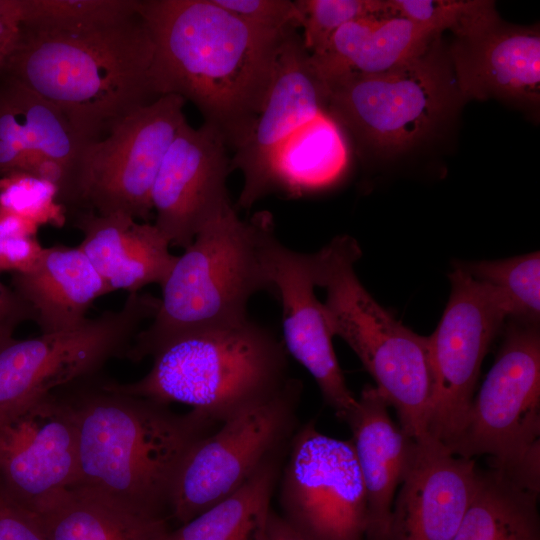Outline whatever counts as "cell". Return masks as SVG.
Here are the masks:
<instances>
[{"mask_svg":"<svg viewBox=\"0 0 540 540\" xmlns=\"http://www.w3.org/2000/svg\"><path fill=\"white\" fill-rule=\"evenodd\" d=\"M479 468L430 436L413 439L387 540H452L474 496Z\"/></svg>","mask_w":540,"mask_h":540,"instance_id":"18","label":"cell"},{"mask_svg":"<svg viewBox=\"0 0 540 540\" xmlns=\"http://www.w3.org/2000/svg\"><path fill=\"white\" fill-rule=\"evenodd\" d=\"M283 341L249 318L177 335L150 355L141 379L109 391L163 405L182 403L221 424L276 393L289 379Z\"/></svg>","mask_w":540,"mask_h":540,"instance_id":"4","label":"cell"},{"mask_svg":"<svg viewBox=\"0 0 540 540\" xmlns=\"http://www.w3.org/2000/svg\"><path fill=\"white\" fill-rule=\"evenodd\" d=\"M78 480L135 510L163 517L178 469L193 445L220 424L201 412H172L145 398L109 391L81 395Z\"/></svg>","mask_w":540,"mask_h":540,"instance_id":"3","label":"cell"},{"mask_svg":"<svg viewBox=\"0 0 540 540\" xmlns=\"http://www.w3.org/2000/svg\"><path fill=\"white\" fill-rule=\"evenodd\" d=\"M464 99L497 97L526 108L540 102V33L499 16L456 37L448 52Z\"/></svg>","mask_w":540,"mask_h":540,"instance_id":"19","label":"cell"},{"mask_svg":"<svg viewBox=\"0 0 540 540\" xmlns=\"http://www.w3.org/2000/svg\"><path fill=\"white\" fill-rule=\"evenodd\" d=\"M357 241L337 236L312 253L315 285L326 291L323 310L332 336L342 338L376 382L410 438L429 436L435 381L427 336L395 319L364 288L355 272Z\"/></svg>","mask_w":540,"mask_h":540,"instance_id":"6","label":"cell"},{"mask_svg":"<svg viewBox=\"0 0 540 540\" xmlns=\"http://www.w3.org/2000/svg\"><path fill=\"white\" fill-rule=\"evenodd\" d=\"M185 102L175 94L162 95L126 116L104 138L89 143L77 180L76 210L148 222L157 173L187 121Z\"/></svg>","mask_w":540,"mask_h":540,"instance_id":"11","label":"cell"},{"mask_svg":"<svg viewBox=\"0 0 540 540\" xmlns=\"http://www.w3.org/2000/svg\"><path fill=\"white\" fill-rule=\"evenodd\" d=\"M270 292L282 306L283 344L314 378L325 402L342 421L356 404L338 363L323 304L314 293L312 255L283 245L272 235L265 249Z\"/></svg>","mask_w":540,"mask_h":540,"instance_id":"17","label":"cell"},{"mask_svg":"<svg viewBox=\"0 0 540 540\" xmlns=\"http://www.w3.org/2000/svg\"><path fill=\"white\" fill-rule=\"evenodd\" d=\"M494 363L474 396L456 455L487 456L489 467L540 489L539 325L508 320Z\"/></svg>","mask_w":540,"mask_h":540,"instance_id":"8","label":"cell"},{"mask_svg":"<svg viewBox=\"0 0 540 540\" xmlns=\"http://www.w3.org/2000/svg\"><path fill=\"white\" fill-rule=\"evenodd\" d=\"M89 143L53 104L0 74V177L30 173L37 159L46 156L69 172L75 208L80 165Z\"/></svg>","mask_w":540,"mask_h":540,"instance_id":"20","label":"cell"},{"mask_svg":"<svg viewBox=\"0 0 540 540\" xmlns=\"http://www.w3.org/2000/svg\"><path fill=\"white\" fill-rule=\"evenodd\" d=\"M0 207L27 219L39 227L64 224L67 212L58 201L57 187L24 172L0 177Z\"/></svg>","mask_w":540,"mask_h":540,"instance_id":"33","label":"cell"},{"mask_svg":"<svg viewBox=\"0 0 540 540\" xmlns=\"http://www.w3.org/2000/svg\"><path fill=\"white\" fill-rule=\"evenodd\" d=\"M213 2L256 28L278 32L300 28L301 17L295 1L213 0Z\"/></svg>","mask_w":540,"mask_h":540,"instance_id":"35","label":"cell"},{"mask_svg":"<svg viewBox=\"0 0 540 540\" xmlns=\"http://www.w3.org/2000/svg\"><path fill=\"white\" fill-rule=\"evenodd\" d=\"M39 226L0 207V273H23L39 260L44 247Z\"/></svg>","mask_w":540,"mask_h":540,"instance_id":"34","label":"cell"},{"mask_svg":"<svg viewBox=\"0 0 540 540\" xmlns=\"http://www.w3.org/2000/svg\"><path fill=\"white\" fill-rule=\"evenodd\" d=\"M266 540H306L291 528L281 516L272 512Z\"/></svg>","mask_w":540,"mask_h":540,"instance_id":"39","label":"cell"},{"mask_svg":"<svg viewBox=\"0 0 540 540\" xmlns=\"http://www.w3.org/2000/svg\"><path fill=\"white\" fill-rule=\"evenodd\" d=\"M22 25L21 0H0V71L19 40Z\"/></svg>","mask_w":540,"mask_h":540,"instance_id":"38","label":"cell"},{"mask_svg":"<svg viewBox=\"0 0 540 540\" xmlns=\"http://www.w3.org/2000/svg\"><path fill=\"white\" fill-rule=\"evenodd\" d=\"M302 392L289 378L267 399L222 422L184 457L171 490L169 511L184 524L238 490L295 433Z\"/></svg>","mask_w":540,"mask_h":540,"instance_id":"9","label":"cell"},{"mask_svg":"<svg viewBox=\"0 0 540 540\" xmlns=\"http://www.w3.org/2000/svg\"><path fill=\"white\" fill-rule=\"evenodd\" d=\"M74 403L55 392L0 412V487L37 513L77 484Z\"/></svg>","mask_w":540,"mask_h":540,"instance_id":"14","label":"cell"},{"mask_svg":"<svg viewBox=\"0 0 540 540\" xmlns=\"http://www.w3.org/2000/svg\"><path fill=\"white\" fill-rule=\"evenodd\" d=\"M441 34L393 14L348 22L310 60L323 81L344 74H374L423 54Z\"/></svg>","mask_w":540,"mask_h":540,"instance_id":"24","label":"cell"},{"mask_svg":"<svg viewBox=\"0 0 540 540\" xmlns=\"http://www.w3.org/2000/svg\"><path fill=\"white\" fill-rule=\"evenodd\" d=\"M288 447L272 454L234 493L169 530L164 540H266L271 498Z\"/></svg>","mask_w":540,"mask_h":540,"instance_id":"27","label":"cell"},{"mask_svg":"<svg viewBox=\"0 0 540 540\" xmlns=\"http://www.w3.org/2000/svg\"><path fill=\"white\" fill-rule=\"evenodd\" d=\"M349 148L343 128L323 110L301 127L272 159L267 195L281 192L288 197L324 189L344 174Z\"/></svg>","mask_w":540,"mask_h":540,"instance_id":"26","label":"cell"},{"mask_svg":"<svg viewBox=\"0 0 540 540\" xmlns=\"http://www.w3.org/2000/svg\"><path fill=\"white\" fill-rule=\"evenodd\" d=\"M280 476L283 520L306 540H362L367 528L364 483L351 440L295 431Z\"/></svg>","mask_w":540,"mask_h":540,"instance_id":"13","label":"cell"},{"mask_svg":"<svg viewBox=\"0 0 540 540\" xmlns=\"http://www.w3.org/2000/svg\"><path fill=\"white\" fill-rule=\"evenodd\" d=\"M388 407L376 387L365 385L343 420L351 429V441L364 483L366 532L375 540L388 539L394 498L413 444V439L392 421Z\"/></svg>","mask_w":540,"mask_h":540,"instance_id":"22","label":"cell"},{"mask_svg":"<svg viewBox=\"0 0 540 540\" xmlns=\"http://www.w3.org/2000/svg\"><path fill=\"white\" fill-rule=\"evenodd\" d=\"M303 46L310 55L320 53L334 33L348 22L379 14H392L386 0H297Z\"/></svg>","mask_w":540,"mask_h":540,"instance_id":"32","label":"cell"},{"mask_svg":"<svg viewBox=\"0 0 540 540\" xmlns=\"http://www.w3.org/2000/svg\"><path fill=\"white\" fill-rule=\"evenodd\" d=\"M155 46L159 96L192 102L235 150L249 134L287 35L251 26L213 0H139Z\"/></svg>","mask_w":540,"mask_h":540,"instance_id":"1","label":"cell"},{"mask_svg":"<svg viewBox=\"0 0 540 540\" xmlns=\"http://www.w3.org/2000/svg\"><path fill=\"white\" fill-rule=\"evenodd\" d=\"M227 145L204 122L185 121L169 146L151 194L155 226L171 246L188 247L198 231L232 204L226 180L231 172Z\"/></svg>","mask_w":540,"mask_h":540,"instance_id":"15","label":"cell"},{"mask_svg":"<svg viewBox=\"0 0 540 540\" xmlns=\"http://www.w3.org/2000/svg\"><path fill=\"white\" fill-rule=\"evenodd\" d=\"M139 0H21L23 25L69 30L112 22L137 11Z\"/></svg>","mask_w":540,"mask_h":540,"instance_id":"30","label":"cell"},{"mask_svg":"<svg viewBox=\"0 0 540 540\" xmlns=\"http://www.w3.org/2000/svg\"><path fill=\"white\" fill-rule=\"evenodd\" d=\"M393 15L429 27L438 33L451 30L463 36L498 16L488 0H386Z\"/></svg>","mask_w":540,"mask_h":540,"instance_id":"31","label":"cell"},{"mask_svg":"<svg viewBox=\"0 0 540 540\" xmlns=\"http://www.w3.org/2000/svg\"><path fill=\"white\" fill-rule=\"evenodd\" d=\"M155 46L139 12L69 30L22 25L0 74L58 108L88 142L157 98Z\"/></svg>","mask_w":540,"mask_h":540,"instance_id":"2","label":"cell"},{"mask_svg":"<svg viewBox=\"0 0 540 540\" xmlns=\"http://www.w3.org/2000/svg\"><path fill=\"white\" fill-rule=\"evenodd\" d=\"M29 320L35 321L31 306L0 281V338L13 336L14 330Z\"/></svg>","mask_w":540,"mask_h":540,"instance_id":"37","label":"cell"},{"mask_svg":"<svg viewBox=\"0 0 540 540\" xmlns=\"http://www.w3.org/2000/svg\"><path fill=\"white\" fill-rule=\"evenodd\" d=\"M274 234L266 212L246 221L231 205L210 219L177 256L150 325L137 333L125 356L140 361L177 335L248 319L251 297L270 292L265 249Z\"/></svg>","mask_w":540,"mask_h":540,"instance_id":"5","label":"cell"},{"mask_svg":"<svg viewBox=\"0 0 540 540\" xmlns=\"http://www.w3.org/2000/svg\"><path fill=\"white\" fill-rule=\"evenodd\" d=\"M72 218L83 236L78 247L109 293H137L150 284L161 286L177 259L154 223L122 214L100 215L89 209L72 212Z\"/></svg>","mask_w":540,"mask_h":540,"instance_id":"21","label":"cell"},{"mask_svg":"<svg viewBox=\"0 0 540 540\" xmlns=\"http://www.w3.org/2000/svg\"><path fill=\"white\" fill-rule=\"evenodd\" d=\"M459 265L472 278L489 285L500 296L508 320L539 325V251L503 260H482Z\"/></svg>","mask_w":540,"mask_h":540,"instance_id":"29","label":"cell"},{"mask_svg":"<svg viewBox=\"0 0 540 540\" xmlns=\"http://www.w3.org/2000/svg\"><path fill=\"white\" fill-rule=\"evenodd\" d=\"M158 302L147 293H129L119 310L87 318L74 329L0 338V412L87 379L110 358L125 356Z\"/></svg>","mask_w":540,"mask_h":540,"instance_id":"10","label":"cell"},{"mask_svg":"<svg viewBox=\"0 0 540 540\" xmlns=\"http://www.w3.org/2000/svg\"><path fill=\"white\" fill-rule=\"evenodd\" d=\"M326 110V87L297 30L280 50L274 76L253 126L230 159L231 171L243 175L237 206L248 209L267 195L273 157L301 127Z\"/></svg>","mask_w":540,"mask_h":540,"instance_id":"16","label":"cell"},{"mask_svg":"<svg viewBox=\"0 0 540 540\" xmlns=\"http://www.w3.org/2000/svg\"><path fill=\"white\" fill-rule=\"evenodd\" d=\"M440 38L418 57L374 74H344L323 81L326 110L359 141L401 152L431 134L462 97Z\"/></svg>","mask_w":540,"mask_h":540,"instance_id":"7","label":"cell"},{"mask_svg":"<svg viewBox=\"0 0 540 540\" xmlns=\"http://www.w3.org/2000/svg\"><path fill=\"white\" fill-rule=\"evenodd\" d=\"M538 495L501 471L479 469L474 496L452 540H540Z\"/></svg>","mask_w":540,"mask_h":540,"instance_id":"28","label":"cell"},{"mask_svg":"<svg viewBox=\"0 0 540 540\" xmlns=\"http://www.w3.org/2000/svg\"><path fill=\"white\" fill-rule=\"evenodd\" d=\"M35 313L42 334L74 329L108 289L79 247L44 248L28 271L13 273L10 286Z\"/></svg>","mask_w":540,"mask_h":540,"instance_id":"23","label":"cell"},{"mask_svg":"<svg viewBox=\"0 0 540 540\" xmlns=\"http://www.w3.org/2000/svg\"><path fill=\"white\" fill-rule=\"evenodd\" d=\"M36 514L47 540H164V517L135 510L80 485L55 495Z\"/></svg>","mask_w":540,"mask_h":540,"instance_id":"25","label":"cell"},{"mask_svg":"<svg viewBox=\"0 0 540 540\" xmlns=\"http://www.w3.org/2000/svg\"><path fill=\"white\" fill-rule=\"evenodd\" d=\"M0 540H47L38 514L0 487Z\"/></svg>","mask_w":540,"mask_h":540,"instance_id":"36","label":"cell"},{"mask_svg":"<svg viewBox=\"0 0 540 540\" xmlns=\"http://www.w3.org/2000/svg\"><path fill=\"white\" fill-rule=\"evenodd\" d=\"M449 280L446 308L427 336L435 381L428 434L452 452L465 427L483 359L508 314L500 296L459 264Z\"/></svg>","mask_w":540,"mask_h":540,"instance_id":"12","label":"cell"}]
</instances>
